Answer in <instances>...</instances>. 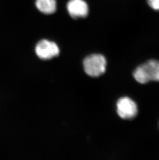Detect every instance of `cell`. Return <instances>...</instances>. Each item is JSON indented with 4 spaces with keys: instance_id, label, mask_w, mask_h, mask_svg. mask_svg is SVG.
<instances>
[{
    "instance_id": "1",
    "label": "cell",
    "mask_w": 159,
    "mask_h": 160,
    "mask_svg": "<svg viewBox=\"0 0 159 160\" xmlns=\"http://www.w3.org/2000/svg\"><path fill=\"white\" fill-rule=\"evenodd\" d=\"M133 77L141 84L150 82H159V61L150 60L137 67Z\"/></svg>"
},
{
    "instance_id": "2",
    "label": "cell",
    "mask_w": 159,
    "mask_h": 160,
    "mask_svg": "<svg viewBox=\"0 0 159 160\" xmlns=\"http://www.w3.org/2000/svg\"><path fill=\"white\" fill-rule=\"evenodd\" d=\"M84 71L91 77H98L105 72L107 61L100 54H91L87 56L83 61Z\"/></svg>"
},
{
    "instance_id": "7",
    "label": "cell",
    "mask_w": 159,
    "mask_h": 160,
    "mask_svg": "<svg viewBox=\"0 0 159 160\" xmlns=\"http://www.w3.org/2000/svg\"><path fill=\"white\" fill-rule=\"evenodd\" d=\"M149 6L155 11H159V0H147Z\"/></svg>"
},
{
    "instance_id": "4",
    "label": "cell",
    "mask_w": 159,
    "mask_h": 160,
    "mask_svg": "<svg viewBox=\"0 0 159 160\" xmlns=\"http://www.w3.org/2000/svg\"><path fill=\"white\" fill-rule=\"evenodd\" d=\"M37 56L42 60H49L59 56L60 49L55 42L47 39H42L36 45Z\"/></svg>"
},
{
    "instance_id": "5",
    "label": "cell",
    "mask_w": 159,
    "mask_h": 160,
    "mask_svg": "<svg viewBox=\"0 0 159 160\" xmlns=\"http://www.w3.org/2000/svg\"><path fill=\"white\" fill-rule=\"evenodd\" d=\"M67 8L71 17L75 19L85 18L89 14V6L84 0H70Z\"/></svg>"
},
{
    "instance_id": "3",
    "label": "cell",
    "mask_w": 159,
    "mask_h": 160,
    "mask_svg": "<svg viewBox=\"0 0 159 160\" xmlns=\"http://www.w3.org/2000/svg\"><path fill=\"white\" fill-rule=\"evenodd\" d=\"M117 112L119 116L123 119H133L137 115L138 107L130 98L123 97L117 101Z\"/></svg>"
},
{
    "instance_id": "6",
    "label": "cell",
    "mask_w": 159,
    "mask_h": 160,
    "mask_svg": "<svg viewBox=\"0 0 159 160\" xmlns=\"http://www.w3.org/2000/svg\"><path fill=\"white\" fill-rule=\"evenodd\" d=\"M36 8L41 12L46 15H50L56 11V0H36Z\"/></svg>"
}]
</instances>
